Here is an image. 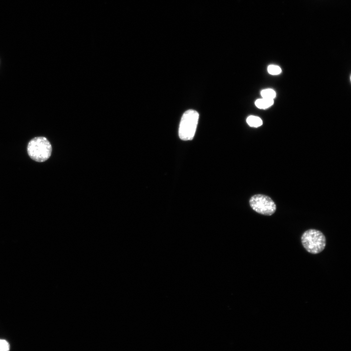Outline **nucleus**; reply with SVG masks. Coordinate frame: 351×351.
<instances>
[{
	"label": "nucleus",
	"mask_w": 351,
	"mask_h": 351,
	"mask_svg": "<svg viewBox=\"0 0 351 351\" xmlns=\"http://www.w3.org/2000/svg\"><path fill=\"white\" fill-rule=\"evenodd\" d=\"M199 114L195 110L190 109L184 112L181 118L178 130V135L181 139L189 140L193 138Z\"/></svg>",
	"instance_id": "obj_3"
},
{
	"label": "nucleus",
	"mask_w": 351,
	"mask_h": 351,
	"mask_svg": "<svg viewBox=\"0 0 351 351\" xmlns=\"http://www.w3.org/2000/svg\"><path fill=\"white\" fill-rule=\"evenodd\" d=\"M10 344L7 341L0 339V351H9Z\"/></svg>",
	"instance_id": "obj_9"
},
{
	"label": "nucleus",
	"mask_w": 351,
	"mask_h": 351,
	"mask_svg": "<svg viewBox=\"0 0 351 351\" xmlns=\"http://www.w3.org/2000/svg\"><path fill=\"white\" fill-rule=\"evenodd\" d=\"M246 121L250 126L253 127H258L262 124V119L259 117L254 116H249Z\"/></svg>",
	"instance_id": "obj_6"
},
{
	"label": "nucleus",
	"mask_w": 351,
	"mask_h": 351,
	"mask_svg": "<svg viewBox=\"0 0 351 351\" xmlns=\"http://www.w3.org/2000/svg\"><path fill=\"white\" fill-rule=\"evenodd\" d=\"M249 203L254 211L265 215H271L276 209L274 201L271 197L264 195L258 194L252 196Z\"/></svg>",
	"instance_id": "obj_4"
},
{
	"label": "nucleus",
	"mask_w": 351,
	"mask_h": 351,
	"mask_svg": "<svg viewBox=\"0 0 351 351\" xmlns=\"http://www.w3.org/2000/svg\"><path fill=\"white\" fill-rule=\"evenodd\" d=\"M301 242L307 251L312 254H317L325 249L326 240L324 234L320 231L310 229L303 234Z\"/></svg>",
	"instance_id": "obj_2"
},
{
	"label": "nucleus",
	"mask_w": 351,
	"mask_h": 351,
	"mask_svg": "<svg viewBox=\"0 0 351 351\" xmlns=\"http://www.w3.org/2000/svg\"><path fill=\"white\" fill-rule=\"evenodd\" d=\"M262 98L273 99L276 96L275 92L272 89H266L261 91Z\"/></svg>",
	"instance_id": "obj_7"
},
{
	"label": "nucleus",
	"mask_w": 351,
	"mask_h": 351,
	"mask_svg": "<svg viewBox=\"0 0 351 351\" xmlns=\"http://www.w3.org/2000/svg\"><path fill=\"white\" fill-rule=\"evenodd\" d=\"M27 151L31 159L37 162H42L50 157L52 148L51 143L46 137L38 136L30 140Z\"/></svg>",
	"instance_id": "obj_1"
},
{
	"label": "nucleus",
	"mask_w": 351,
	"mask_h": 351,
	"mask_svg": "<svg viewBox=\"0 0 351 351\" xmlns=\"http://www.w3.org/2000/svg\"><path fill=\"white\" fill-rule=\"evenodd\" d=\"M273 104V99L262 98L255 101V106L259 108L265 109L271 106Z\"/></svg>",
	"instance_id": "obj_5"
},
{
	"label": "nucleus",
	"mask_w": 351,
	"mask_h": 351,
	"mask_svg": "<svg viewBox=\"0 0 351 351\" xmlns=\"http://www.w3.org/2000/svg\"><path fill=\"white\" fill-rule=\"evenodd\" d=\"M268 72L271 75H278L281 72V69L277 65H270L268 67Z\"/></svg>",
	"instance_id": "obj_8"
}]
</instances>
